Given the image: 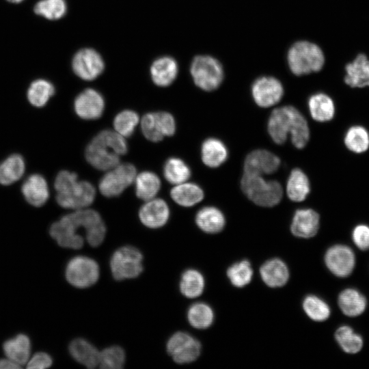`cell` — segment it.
<instances>
[{"instance_id": "c3c4849f", "label": "cell", "mask_w": 369, "mask_h": 369, "mask_svg": "<svg viewBox=\"0 0 369 369\" xmlns=\"http://www.w3.org/2000/svg\"><path fill=\"white\" fill-rule=\"evenodd\" d=\"M20 368V366L8 357L0 359V369H18Z\"/></svg>"}, {"instance_id": "7bdbcfd3", "label": "cell", "mask_w": 369, "mask_h": 369, "mask_svg": "<svg viewBox=\"0 0 369 369\" xmlns=\"http://www.w3.org/2000/svg\"><path fill=\"white\" fill-rule=\"evenodd\" d=\"M125 361V353L123 349L117 346L105 348L99 353L98 364L104 369H120Z\"/></svg>"}, {"instance_id": "f546056e", "label": "cell", "mask_w": 369, "mask_h": 369, "mask_svg": "<svg viewBox=\"0 0 369 369\" xmlns=\"http://www.w3.org/2000/svg\"><path fill=\"white\" fill-rule=\"evenodd\" d=\"M171 197L178 204L192 206L202 200L204 192L201 187L194 183L176 184L170 192Z\"/></svg>"}, {"instance_id": "ab89813d", "label": "cell", "mask_w": 369, "mask_h": 369, "mask_svg": "<svg viewBox=\"0 0 369 369\" xmlns=\"http://www.w3.org/2000/svg\"><path fill=\"white\" fill-rule=\"evenodd\" d=\"M303 309L313 320L321 322L327 320L331 314L329 305L320 297L308 295L303 301Z\"/></svg>"}, {"instance_id": "7a4b0ae2", "label": "cell", "mask_w": 369, "mask_h": 369, "mask_svg": "<svg viewBox=\"0 0 369 369\" xmlns=\"http://www.w3.org/2000/svg\"><path fill=\"white\" fill-rule=\"evenodd\" d=\"M124 137L116 131L104 130L98 133L85 149L88 163L100 170H109L120 164V156L126 153Z\"/></svg>"}, {"instance_id": "2e32d148", "label": "cell", "mask_w": 369, "mask_h": 369, "mask_svg": "<svg viewBox=\"0 0 369 369\" xmlns=\"http://www.w3.org/2000/svg\"><path fill=\"white\" fill-rule=\"evenodd\" d=\"M74 108L76 113L85 120L99 118L105 109L102 95L94 89H86L75 98Z\"/></svg>"}, {"instance_id": "44dd1931", "label": "cell", "mask_w": 369, "mask_h": 369, "mask_svg": "<svg viewBox=\"0 0 369 369\" xmlns=\"http://www.w3.org/2000/svg\"><path fill=\"white\" fill-rule=\"evenodd\" d=\"M262 281L269 287L284 286L289 279V270L284 261L273 258L266 261L260 269Z\"/></svg>"}, {"instance_id": "52a82bcc", "label": "cell", "mask_w": 369, "mask_h": 369, "mask_svg": "<svg viewBox=\"0 0 369 369\" xmlns=\"http://www.w3.org/2000/svg\"><path fill=\"white\" fill-rule=\"evenodd\" d=\"M98 277L99 267L97 262L87 256L74 257L66 265V278L74 287H90L97 282Z\"/></svg>"}, {"instance_id": "7c38bea8", "label": "cell", "mask_w": 369, "mask_h": 369, "mask_svg": "<svg viewBox=\"0 0 369 369\" xmlns=\"http://www.w3.org/2000/svg\"><path fill=\"white\" fill-rule=\"evenodd\" d=\"M74 72L79 78L91 81L97 78L105 68L100 54L92 49H83L74 56L72 62Z\"/></svg>"}, {"instance_id": "9a60e30c", "label": "cell", "mask_w": 369, "mask_h": 369, "mask_svg": "<svg viewBox=\"0 0 369 369\" xmlns=\"http://www.w3.org/2000/svg\"><path fill=\"white\" fill-rule=\"evenodd\" d=\"M79 229L68 215L53 223L49 230L50 235L63 247L79 249L83 245V237L78 234Z\"/></svg>"}, {"instance_id": "cb8c5ba5", "label": "cell", "mask_w": 369, "mask_h": 369, "mask_svg": "<svg viewBox=\"0 0 369 369\" xmlns=\"http://www.w3.org/2000/svg\"><path fill=\"white\" fill-rule=\"evenodd\" d=\"M178 74V64L170 57H162L156 59L150 67V75L153 82L158 86L169 85Z\"/></svg>"}, {"instance_id": "ba28073f", "label": "cell", "mask_w": 369, "mask_h": 369, "mask_svg": "<svg viewBox=\"0 0 369 369\" xmlns=\"http://www.w3.org/2000/svg\"><path fill=\"white\" fill-rule=\"evenodd\" d=\"M135 177L136 169L134 165L131 163L118 164L100 180L99 190L105 197L118 196L133 182Z\"/></svg>"}, {"instance_id": "d4e9b609", "label": "cell", "mask_w": 369, "mask_h": 369, "mask_svg": "<svg viewBox=\"0 0 369 369\" xmlns=\"http://www.w3.org/2000/svg\"><path fill=\"white\" fill-rule=\"evenodd\" d=\"M195 222L204 232L215 234L223 229L226 219L223 213L217 208L206 206L197 212Z\"/></svg>"}, {"instance_id": "d6a6232c", "label": "cell", "mask_w": 369, "mask_h": 369, "mask_svg": "<svg viewBox=\"0 0 369 369\" xmlns=\"http://www.w3.org/2000/svg\"><path fill=\"white\" fill-rule=\"evenodd\" d=\"M137 196L145 201L154 198L161 187V181L156 174L143 172L135 177Z\"/></svg>"}, {"instance_id": "484cf974", "label": "cell", "mask_w": 369, "mask_h": 369, "mask_svg": "<svg viewBox=\"0 0 369 369\" xmlns=\"http://www.w3.org/2000/svg\"><path fill=\"white\" fill-rule=\"evenodd\" d=\"M71 356L79 363L89 368L98 365V351L91 343L83 338L72 340L69 345Z\"/></svg>"}, {"instance_id": "5b68a950", "label": "cell", "mask_w": 369, "mask_h": 369, "mask_svg": "<svg viewBox=\"0 0 369 369\" xmlns=\"http://www.w3.org/2000/svg\"><path fill=\"white\" fill-rule=\"evenodd\" d=\"M190 70L195 84L204 91L217 89L223 80L222 65L209 55L196 56L192 61Z\"/></svg>"}, {"instance_id": "e575fe53", "label": "cell", "mask_w": 369, "mask_h": 369, "mask_svg": "<svg viewBox=\"0 0 369 369\" xmlns=\"http://www.w3.org/2000/svg\"><path fill=\"white\" fill-rule=\"evenodd\" d=\"M54 93L55 87L50 81L39 79L31 83L27 90V98L32 105L42 107L48 102Z\"/></svg>"}, {"instance_id": "7dc6e473", "label": "cell", "mask_w": 369, "mask_h": 369, "mask_svg": "<svg viewBox=\"0 0 369 369\" xmlns=\"http://www.w3.org/2000/svg\"><path fill=\"white\" fill-rule=\"evenodd\" d=\"M78 180L77 175L66 170L61 171L55 180V188L57 193L62 192Z\"/></svg>"}, {"instance_id": "60d3db41", "label": "cell", "mask_w": 369, "mask_h": 369, "mask_svg": "<svg viewBox=\"0 0 369 369\" xmlns=\"http://www.w3.org/2000/svg\"><path fill=\"white\" fill-rule=\"evenodd\" d=\"M227 276L231 284L237 288H243L250 283L253 277V269L247 260L232 264L227 270Z\"/></svg>"}, {"instance_id": "74e56055", "label": "cell", "mask_w": 369, "mask_h": 369, "mask_svg": "<svg viewBox=\"0 0 369 369\" xmlns=\"http://www.w3.org/2000/svg\"><path fill=\"white\" fill-rule=\"evenodd\" d=\"M163 175L170 183L178 184L186 182L191 176V169L180 159H169L163 167Z\"/></svg>"}, {"instance_id": "4fadbf2b", "label": "cell", "mask_w": 369, "mask_h": 369, "mask_svg": "<svg viewBox=\"0 0 369 369\" xmlns=\"http://www.w3.org/2000/svg\"><path fill=\"white\" fill-rule=\"evenodd\" d=\"M325 262L328 269L338 277L349 275L355 264V257L353 250L344 245H336L327 249L325 255Z\"/></svg>"}, {"instance_id": "d6986e66", "label": "cell", "mask_w": 369, "mask_h": 369, "mask_svg": "<svg viewBox=\"0 0 369 369\" xmlns=\"http://www.w3.org/2000/svg\"><path fill=\"white\" fill-rule=\"evenodd\" d=\"M320 217L311 208H301L294 214L290 230L297 237L309 238L315 236L318 230Z\"/></svg>"}, {"instance_id": "6da1fadb", "label": "cell", "mask_w": 369, "mask_h": 369, "mask_svg": "<svg viewBox=\"0 0 369 369\" xmlns=\"http://www.w3.org/2000/svg\"><path fill=\"white\" fill-rule=\"evenodd\" d=\"M268 132L277 144H284L290 133L293 145L299 149L305 146L310 138L307 120L292 106H284L273 111L268 121Z\"/></svg>"}, {"instance_id": "3957f363", "label": "cell", "mask_w": 369, "mask_h": 369, "mask_svg": "<svg viewBox=\"0 0 369 369\" xmlns=\"http://www.w3.org/2000/svg\"><path fill=\"white\" fill-rule=\"evenodd\" d=\"M287 61L291 72L302 76L320 70L325 64L321 49L308 41H299L290 48Z\"/></svg>"}, {"instance_id": "83f0119b", "label": "cell", "mask_w": 369, "mask_h": 369, "mask_svg": "<svg viewBox=\"0 0 369 369\" xmlns=\"http://www.w3.org/2000/svg\"><path fill=\"white\" fill-rule=\"evenodd\" d=\"M203 163L210 167H217L223 163L228 155L226 145L216 138L206 139L201 149Z\"/></svg>"}, {"instance_id": "30bf717a", "label": "cell", "mask_w": 369, "mask_h": 369, "mask_svg": "<svg viewBox=\"0 0 369 369\" xmlns=\"http://www.w3.org/2000/svg\"><path fill=\"white\" fill-rule=\"evenodd\" d=\"M141 131L145 137L153 142L163 139L165 136H172L176 131L174 117L167 112L148 113L141 121Z\"/></svg>"}, {"instance_id": "681fc988", "label": "cell", "mask_w": 369, "mask_h": 369, "mask_svg": "<svg viewBox=\"0 0 369 369\" xmlns=\"http://www.w3.org/2000/svg\"><path fill=\"white\" fill-rule=\"evenodd\" d=\"M7 1L10 3H18L22 2L23 0H7Z\"/></svg>"}, {"instance_id": "836d02e7", "label": "cell", "mask_w": 369, "mask_h": 369, "mask_svg": "<svg viewBox=\"0 0 369 369\" xmlns=\"http://www.w3.org/2000/svg\"><path fill=\"white\" fill-rule=\"evenodd\" d=\"M204 276L200 271L188 269L182 275L180 282V292L187 298L197 297L204 291Z\"/></svg>"}, {"instance_id": "603a6c76", "label": "cell", "mask_w": 369, "mask_h": 369, "mask_svg": "<svg viewBox=\"0 0 369 369\" xmlns=\"http://www.w3.org/2000/svg\"><path fill=\"white\" fill-rule=\"evenodd\" d=\"M31 344L29 338L23 333L5 340L3 350L6 357L19 366L26 365L31 357Z\"/></svg>"}, {"instance_id": "bcb514c9", "label": "cell", "mask_w": 369, "mask_h": 369, "mask_svg": "<svg viewBox=\"0 0 369 369\" xmlns=\"http://www.w3.org/2000/svg\"><path fill=\"white\" fill-rule=\"evenodd\" d=\"M53 364L51 357L45 352H38L29 359L26 367L29 369H44Z\"/></svg>"}, {"instance_id": "ee69618b", "label": "cell", "mask_w": 369, "mask_h": 369, "mask_svg": "<svg viewBox=\"0 0 369 369\" xmlns=\"http://www.w3.org/2000/svg\"><path fill=\"white\" fill-rule=\"evenodd\" d=\"M138 122L139 116L136 112L124 110L115 117L113 126L117 133L126 137L133 134Z\"/></svg>"}, {"instance_id": "1f68e13d", "label": "cell", "mask_w": 369, "mask_h": 369, "mask_svg": "<svg viewBox=\"0 0 369 369\" xmlns=\"http://www.w3.org/2000/svg\"><path fill=\"white\" fill-rule=\"evenodd\" d=\"M25 164L19 154H12L0 163V184H11L23 175Z\"/></svg>"}, {"instance_id": "f6af8a7d", "label": "cell", "mask_w": 369, "mask_h": 369, "mask_svg": "<svg viewBox=\"0 0 369 369\" xmlns=\"http://www.w3.org/2000/svg\"><path fill=\"white\" fill-rule=\"evenodd\" d=\"M352 238L358 248L362 250L369 249V226L359 224L355 226L352 232Z\"/></svg>"}, {"instance_id": "8fae6325", "label": "cell", "mask_w": 369, "mask_h": 369, "mask_svg": "<svg viewBox=\"0 0 369 369\" xmlns=\"http://www.w3.org/2000/svg\"><path fill=\"white\" fill-rule=\"evenodd\" d=\"M95 195L96 190L90 182L78 180L66 190L57 193L56 200L63 208L79 210L90 206Z\"/></svg>"}, {"instance_id": "ffe728a7", "label": "cell", "mask_w": 369, "mask_h": 369, "mask_svg": "<svg viewBox=\"0 0 369 369\" xmlns=\"http://www.w3.org/2000/svg\"><path fill=\"white\" fill-rule=\"evenodd\" d=\"M22 193L27 202L39 207L44 205L49 197V191L45 178L38 174H32L24 182Z\"/></svg>"}, {"instance_id": "4316f807", "label": "cell", "mask_w": 369, "mask_h": 369, "mask_svg": "<svg viewBox=\"0 0 369 369\" xmlns=\"http://www.w3.org/2000/svg\"><path fill=\"white\" fill-rule=\"evenodd\" d=\"M308 107L311 116L316 121L325 122L334 117V102L330 96L324 93L312 95L308 100Z\"/></svg>"}, {"instance_id": "4dcf8cb0", "label": "cell", "mask_w": 369, "mask_h": 369, "mask_svg": "<svg viewBox=\"0 0 369 369\" xmlns=\"http://www.w3.org/2000/svg\"><path fill=\"white\" fill-rule=\"evenodd\" d=\"M310 191V185L308 176L300 169H294L288 179L286 193L292 201L304 200Z\"/></svg>"}, {"instance_id": "8992f818", "label": "cell", "mask_w": 369, "mask_h": 369, "mask_svg": "<svg viewBox=\"0 0 369 369\" xmlns=\"http://www.w3.org/2000/svg\"><path fill=\"white\" fill-rule=\"evenodd\" d=\"M143 256L135 247L124 246L117 249L110 261L113 277L117 280L137 277L143 271Z\"/></svg>"}, {"instance_id": "5bb4252c", "label": "cell", "mask_w": 369, "mask_h": 369, "mask_svg": "<svg viewBox=\"0 0 369 369\" xmlns=\"http://www.w3.org/2000/svg\"><path fill=\"white\" fill-rule=\"evenodd\" d=\"M251 93L255 102L261 107H269L282 98L284 88L279 80L273 77H262L252 85Z\"/></svg>"}, {"instance_id": "277c9868", "label": "cell", "mask_w": 369, "mask_h": 369, "mask_svg": "<svg viewBox=\"0 0 369 369\" xmlns=\"http://www.w3.org/2000/svg\"><path fill=\"white\" fill-rule=\"evenodd\" d=\"M241 186L242 191L254 203L264 207L277 205L283 195L282 187L275 180H265L261 176L244 173Z\"/></svg>"}, {"instance_id": "f1b7e54d", "label": "cell", "mask_w": 369, "mask_h": 369, "mask_svg": "<svg viewBox=\"0 0 369 369\" xmlns=\"http://www.w3.org/2000/svg\"><path fill=\"white\" fill-rule=\"evenodd\" d=\"M338 305L342 312L348 316H357L366 310L365 297L353 288L344 290L338 297Z\"/></svg>"}, {"instance_id": "f35d334b", "label": "cell", "mask_w": 369, "mask_h": 369, "mask_svg": "<svg viewBox=\"0 0 369 369\" xmlns=\"http://www.w3.org/2000/svg\"><path fill=\"white\" fill-rule=\"evenodd\" d=\"M335 338L342 350L347 353H357L363 346L361 336L347 325L340 327L336 331Z\"/></svg>"}, {"instance_id": "8d00e7d4", "label": "cell", "mask_w": 369, "mask_h": 369, "mask_svg": "<svg viewBox=\"0 0 369 369\" xmlns=\"http://www.w3.org/2000/svg\"><path fill=\"white\" fill-rule=\"evenodd\" d=\"M190 325L200 329L209 327L214 320V312L206 303H196L191 305L187 312Z\"/></svg>"}, {"instance_id": "ac0fdd59", "label": "cell", "mask_w": 369, "mask_h": 369, "mask_svg": "<svg viewBox=\"0 0 369 369\" xmlns=\"http://www.w3.org/2000/svg\"><path fill=\"white\" fill-rule=\"evenodd\" d=\"M139 217L141 223L150 228L163 226L168 221L169 209L167 203L162 199H151L141 207Z\"/></svg>"}, {"instance_id": "b9f144b4", "label": "cell", "mask_w": 369, "mask_h": 369, "mask_svg": "<svg viewBox=\"0 0 369 369\" xmlns=\"http://www.w3.org/2000/svg\"><path fill=\"white\" fill-rule=\"evenodd\" d=\"M67 10L65 0H40L34 6V12L49 20L62 18Z\"/></svg>"}, {"instance_id": "7402d4cb", "label": "cell", "mask_w": 369, "mask_h": 369, "mask_svg": "<svg viewBox=\"0 0 369 369\" xmlns=\"http://www.w3.org/2000/svg\"><path fill=\"white\" fill-rule=\"evenodd\" d=\"M345 83L351 87L369 86V59L364 54H359L346 67Z\"/></svg>"}, {"instance_id": "9c48e42d", "label": "cell", "mask_w": 369, "mask_h": 369, "mask_svg": "<svg viewBox=\"0 0 369 369\" xmlns=\"http://www.w3.org/2000/svg\"><path fill=\"white\" fill-rule=\"evenodd\" d=\"M167 353L178 364L191 363L201 353L200 342L190 334L178 331L170 337L167 343Z\"/></svg>"}, {"instance_id": "d590c367", "label": "cell", "mask_w": 369, "mask_h": 369, "mask_svg": "<svg viewBox=\"0 0 369 369\" xmlns=\"http://www.w3.org/2000/svg\"><path fill=\"white\" fill-rule=\"evenodd\" d=\"M344 141L351 152L357 154L365 152L369 148V133L362 126H351L346 132Z\"/></svg>"}, {"instance_id": "e0dca14e", "label": "cell", "mask_w": 369, "mask_h": 369, "mask_svg": "<svg viewBox=\"0 0 369 369\" xmlns=\"http://www.w3.org/2000/svg\"><path fill=\"white\" fill-rule=\"evenodd\" d=\"M280 160L273 153L266 150H256L245 158L244 171L246 174L262 176L270 174L278 169Z\"/></svg>"}]
</instances>
